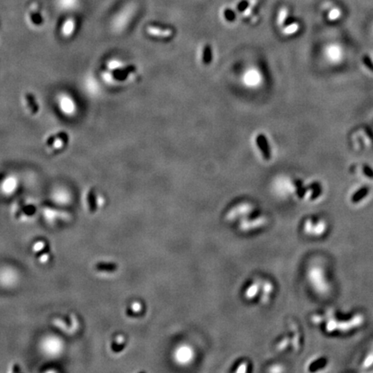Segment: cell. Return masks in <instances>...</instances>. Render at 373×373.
Masks as SVG:
<instances>
[{
	"instance_id": "cell-1",
	"label": "cell",
	"mask_w": 373,
	"mask_h": 373,
	"mask_svg": "<svg viewBox=\"0 0 373 373\" xmlns=\"http://www.w3.org/2000/svg\"><path fill=\"white\" fill-rule=\"evenodd\" d=\"M226 222L235 224L238 230L243 233H251L262 229L267 225L265 215L260 214L249 202H241L232 207L225 214Z\"/></svg>"
},
{
	"instance_id": "cell-2",
	"label": "cell",
	"mask_w": 373,
	"mask_h": 373,
	"mask_svg": "<svg viewBox=\"0 0 373 373\" xmlns=\"http://www.w3.org/2000/svg\"><path fill=\"white\" fill-rule=\"evenodd\" d=\"M274 293L275 285L272 282L263 278H254L244 287L243 296L248 302L267 304L273 297Z\"/></svg>"
},
{
	"instance_id": "cell-3",
	"label": "cell",
	"mask_w": 373,
	"mask_h": 373,
	"mask_svg": "<svg viewBox=\"0 0 373 373\" xmlns=\"http://www.w3.org/2000/svg\"><path fill=\"white\" fill-rule=\"evenodd\" d=\"M307 278L311 288L318 295L324 296L330 291L328 275L322 266L317 264L310 266L307 270Z\"/></svg>"
},
{
	"instance_id": "cell-4",
	"label": "cell",
	"mask_w": 373,
	"mask_h": 373,
	"mask_svg": "<svg viewBox=\"0 0 373 373\" xmlns=\"http://www.w3.org/2000/svg\"><path fill=\"white\" fill-rule=\"evenodd\" d=\"M172 358L177 366L188 367L191 366L196 359V349L189 343L179 344L173 350Z\"/></svg>"
},
{
	"instance_id": "cell-5",
	"label": "cell",
	"mask_w": 373,
	"mask_h": 373,
	"mask_svg": "<svg viewBox=\"0 0 373 373\" xmlns=\"http://www.w3.org/2000/svg\"><path fill=\"white\" fill-rule=\"evenodd\" d=\"M327 228V223L322 219L309 218L303 222V233L307 236L314 238L323 236V234L326 233Z\"/></svg>"
},
{
	"instance_id": "cell-6",
	"label": "cell",
	"mask_w": 373,
	"mask_h": 373,
	"mask_svg": "<svg viewBox=\"0 0 373 373\" xmlns=\"http://www.w3.org/2000/svg\"><path fill=\"white\" fill-rule=\"evenodd\" d=\"M27 22L34 28H40L44 24L45 17L43 8L36 1L31 2L26 11Z\"/></svg>"
},
{
	"instance_id": "cell-7",
	"label": "cell",
	"mask_w": 373,
	"mask_h": 373,
	"mask_svg": "<svg viewBox=\"0 0 373 373\" xmlns=\"http://www.w3.org/2000/svg\"><path fill=\"white\" fill-rule=\"evenodd\" d=\"M133 11H134V5L132 4H126L122 9H120L116 13L112 20V26L114 30L117 31L123 30L124 27H126L128 24L130 19H132Z\"/></svg>"
},
{
	"instance_id": "cell-8",
	"label": "cell",
	"mask_w": 373,
	"mask_h": 373,
	"mask_svg": "<svg viewBox=\"0 0 373 373\" xmlns=\"http://www.w3.org/2000/svg\"><path fill=\"white\" fill-rule=\"evenodd\" d=\"M69 141V136L65 132L53 134L46 139V146L54 151L63 150Z\"/></svg>"
},
{
	"instance_id": "cell-9",
	"label": "cell",
	"mask_w": 373,
	"mask_h": 373,
	"mask_svg": "<svg viewBox=\"0 0 373 373\" xmlns=\"http://www.w3.org/2000/svg\"><path fill=\"white\" fill-rule=\"evenodd\" d=\"M58 106L61 111L66 116H72L76 111V106L74 100L67 94L63 93L58 97Z\"/></svg>"
},
{
	"instance_id": "cell-10",
	"label": "cell",
	"mask_w": 373,
	"mask_h": 373,
	"mask_svg": "<svg viewBox=\"0 0 373 373\" xmlns=\"http://www.w3.org/2000/svg\"><path fill=\"white\" fill-rule=\"evenodd\" d=\"M77 28V21L74 17H67L63 21L62 27H61V33L62 36L65 38H69L74 35Z\"/></svg>"
},
{
	"instance_id": "cell-11",
	"label": "cell",
	"mask_w": 373,
	"mask_h": 373,
	"mask_svg": "<svg viewBox=\"0 0 373 373\" xmlns=\"http://www.w3.org/2000/svg\"><path fill=\"white\" fill-rule=\"evenodd\" d=\"M136 70V67L132 66H118L117 68L113 69V73H112V77L115 79L116 81L118 82H123L126 80L130 74H132L133 72H135Z\"/></svg>"
},
{
	"instance_id": "cell-12",
	"label": "cell",
	"mask_w": 373,
	"mask_h": 373,
	"mask_svg": "<svg viewBox=\"0 0 373 373\" xmlns=\"http://www.w3.org/2000/svg\"><path fill=\"white\" fill-rule=\"evenodd\" d=\"M56 7L63 11H73L80 7L82 0H55Z\"/></svg>"
},
{
	"instance_id": "cell-13",
	"label": "cell",
	"mask_w": 373,
	"mask_h": 373,
	"mask_svg": "<svg viewBox=\"0 0 373 373\" xmlns=\"http://www.w3.org/2000/svg\"><path fill=\"white\" fill-rule=\"evenodd\" d=\"M146 32L152 37H162V38L171 37L173 33V31L170 29H162L156 26H148L146 29Z\"/></svg>"
},
{
	"instance_id": "cell-14",
	"label": "cell",
	"mask_w": 373,
	"mask_h": 373,
	"mask_svg": "<svg viewBox=\"0 0 373 373\" xmlns=\"http://www.w3.org/2000/svg\"><path fill=\"white\" fill-rule=\"evenodd\" d=\"M24 100L26 106L29 108L31 114L36 115L39 111V106L37 102V98L31 92H26L24 94Z\"/></svg>"
},
{
	"instance_id": "cell-15",
	"label": "cell",
	"mask_w": 373,
	"mask_h": 373,
	"mask_svg": "<svg viewBox=\"0 0 373 373\" xmlns=\"http://www.w3.org/2000/svg\"><path fill=\"white\" fill-rule=\"evenodd\" d=\"M257 144L259 145V149L261 150L263 155L264 156V158H265L266 160H269V159L270 158L271 155H270V148H269L268 142L266 140L265 136L263 135V134L259 135V136L257 137Z\"/></svg>"
},
{
	"instance_id": "cell-16",
	"label": "cell",
	"mask_w": 373,
	"mask_h": 373,
	"mask_svg": "<svg viewBox=\"0 0 373 373\" xmlns=\"http://www.w3.org/2000/svg\"><path fill=\"white\" fill-rule=\"evenodd\" d=\"M44 215L48 219L52 218H62V219H68L69 218V215L66 213H63V212H59L57 210H53L50 208H46L44 209Z\"/></svg>"
},
{
	"instance_id": "cell-17",
	"label": "cell",
	"mask_w": 373,
	"mask_h": 373,
	"mask_svg": "<svg viewBox=\"0 0 373 373\" xmlns=\"http://www.w3.org/2000/svg\"><path fill=\"white\" fill-rule=\"evenodd\" d=\"M212 61V49L209 45H207L204 48L203 52V63L205 65L210 64Z\"/></svg>"
},
{
	"instance_id": "cell-18",
	"label": "cell",
	"mask_w": 373,
	"mask_h": 373,
	"mask_svg": "<svg viewBox=\"0 0 373 373\" xmlns=\"http://www.w3.org/2000/svg\"><path fill=\"white\" fill-rule=\"evenodd\" d=\"M298 30H299V24L297 22H293L283 30V33L285 35H292V34L296 33Z\"/></svg>"
},
{
	"instance_id": "cell-19",
	"label": "cell",
	"mask_w": 373,
	"mask_h": 373,
	"mask_svg": "<svg viewBox=\"0 0 373 373\" xmlns=\"http://www.w3.org/2000/svg\"><path fill=\"white\" fill-rule=\"evenodd\" d=\"M288 16V10L286 8H283L281 9V11H279V14H278V18H277V23L279 25H283L285 22V19Z\"/></svg>"
},
{
	"instance_id": "cell-20",
	"label": "cell",
	"mask_w": 373,
	"mask_h": 373,
	"mask_svg": "<svg viewBox=\"0 0 373 373\" xmlns=\"http://www.w3.org/2000/svg\"><path fill=\"white\" fill-rule=\"evenodd\" d=\"M340 16H341V11H340V9L333 8L332 11L329 12V19L330 20H332V21H334V20H336V19L340 18Z\"/></svg>"
},
{
	"instance_id": "cell-21",
	"label": "cell",
	"mask_w": 373,
	"mask_h": 373,
	"mask_svg": "<svg viewBox=\"0 0 373 373\" xmlns=\"http://www.w3.org/2000/svg\"><path fill=\"white\" fill-rule=\"evenodd\" d=\"M367 193H368V189H361L360 191H358V192L356 193V195L352 197V200L353 201H358L359 199H362L363 197L367 196Z\"/></svg>"
},
{
	"instance_id": "cell-22",
	"label": "cell",
	"mask_w": 373,
	"mask_h": 373,
	"mask_svg": "<svg viewBox=\"0 0 373 373\" xmlns=\"http://www.w3.org/2000/svg\"><path fill=\"white\" fill-rule=\"evenodd\" d=\"M45 244L44 241H38L37 243L33 245V251L35 252H38V251H42L44 248Z\"/></svg>"
},
{
	"instance_id": "cell-23",
	"label": "cell",
	"mask_w": 373,
	"mask_h": 373,
	"mask_svg": "<svg viewBox=\"0 0 373 373\" xmlns=\"http://www.w3.org/2000/svg\"><path fill=\"white\" fill-rule=\"evenodd\" d=\"M248 78V81L247 82H250L251 84H255L256 83H258L259 81V77L257 75V74H255V73H254V74H251V73L249 74V76H247Z\"/></svg>"
},
{
	"instance_id": "cell-24",
	"label": "cell",
	"mask_w": 373,
	"mask_h": 373,
	"mask_svg": "<svg viewBox=\"0 0 373 373\" xmlns=\"http://www.w3.org/2000/svg\"><path fill=\"white\" fill-rule=\"evenodd\" d=\"M132 309L135 313H139L142 310V304L139 302H134L132 304Z\"/></svg>"
},
{
	"instance_id": "cell-25",
	"label": "cell",
	"mask_w": 373,
	"mask_h": 373,
	"mask_svg": "<svg viewBox=\"0 0 373 373\" xmlns=\"http://www.w3.org/2000/svg\"><path fill=\"white\" fill-rule=\"evenodd\" d=\"M330 55H332V58L338 59L339 56H340V50H339L338 48H332V49H331Z\"/></svg>"
}]
</instances>
